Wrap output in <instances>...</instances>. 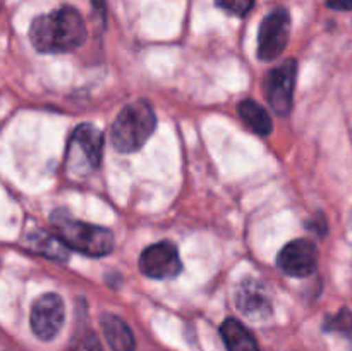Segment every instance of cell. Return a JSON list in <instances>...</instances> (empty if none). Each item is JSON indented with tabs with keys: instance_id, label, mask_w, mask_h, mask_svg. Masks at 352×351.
I'll list each match as a JSON object with an SVG mask.
<instances>
[{
	"instance_id": "obj_1",
	"label": "cell",
	"mask_w": 352,
	"mask_h": 351,
	"mask_svg": "<svg viewBox=\"0 0 352 351\" xmlns=\"http://www.w3.org/2000/svg\"><path fill=\"white\" fill-rule=\"evenodd\" d=\"M86 34L85 19L74 7H60L38 16L30 28V41L40 54L76 50L85 43Z\"/></svg>"
},
{
	"instance_id": "obj_2",
	"label": "cell",
	"mask_w": 352,
	"mask_h": 351,
	"mask_svg": "<svg viewBox=\"0 0 352 351\" xmlns=\"http://www.w3.org/2000/svg\"><path fill=\"white\" fill-rule=\"evenodd\" d=\"M50 222L55 234L71 250L88 257H105L113 250V234L107 227L74 219L69 210L57 209L52 212Z\"/></svg>"
},
{
	"instance_id": "obj_3",
	"label": "cell",
	"mask_w": 352,
	"mask_h": 351,
	"mask_svg": "<svg viewBox=\"0 0 352 351\" xmlns=\"http://www.w3.org/2000/svg\"><path fill=\"white\" fill-rule=\"evenodd\" d=\"M157 127V116L144 100L129 103L116 117L110 129V141L120 153H133L143 148Z\"/></svg>"
},
{
	"instance_id": "obj_4",
	"label": "cell",
	"mask_w": 352,
	"mask_h": 351,
	"mask_svg": "<svg viewBox=\"0 0 352 351\" xmlns=\"http://www.w3.org/2000/svg\"><path fill=\"white\" fill-rule=\"evenodd\" d=\"M103 133L93 124H81L72 133L67 148V169L76 174L95 171L102 162Z\"/></svg>"
},
{
	"instance_id": "obj_5",
	"label": "cell",
	"mask_w": 352,
	"mask_h": 351,
	"mask_svg": "<svg viewBox=\"0 0 352 351\" xmlns=\"http://www.w3.org/2000/svg\"><path fill=\"white\" fill-rule=\"evenodd\" d=\"M296 76H298V62L294 58L282 62L275 69H272L265 78V98L278 116H287L292 109L294 98Z\"/></svg>"
},
{
	"instance_id": "obj_6",
	"label": "cell",
	"mask_w": 352,
	"mask_h": 351,
	"mask_svg": "<svg viewBox=\"0 0 352 351\" xmlns=\"http://www.w3.org/2000/svg\"><path fill=\"white\" fill-rule=\"evenodd\" d=\"M291 36V16L285 9H277L261 21L258 31V58L270 62L285 50Z\"/></svg>"
},
{
	"instance_id": "obj_7",
	"label": "cell",
	"mask_w": 352,
	"mask_h": 351,
	"mask_svg": "<svg viewBox=\"0 0 352 351\" xmlns=\"http://www.w3.org/2000/svg\"><path fill=\"white\" fill-rule=\"evenodd\" d=\"M64 319V301L55 292H47V295L40 296L31 306V329H33L34 336L41 341L54 339L60 332Z\"/></svg>"
},
{
	"instance_id": "obj_8",
	"label": "cell",
	"mask_w": 352,
	"mask_h": 351,
	"mask_svg": "<svg viewBox=\"0 0 352 351\" xmlns=\"http://www.w3.org/2000/svg\"><path fill=\"white\" fill-rule=\"evenodd\" d=\"M140 268L143 275L150 279L177 277L182 270L177 246L170 241H160L144 248L140 258Z\"/></svg>"
},
{
	"instance_id": "obj_9",
	"label": "cell",
	"mask_w": 352,
	"mask_h": 351,
	"mask_svg": "<svg viewBox=\"0 0 352 351\" xmlns=\"http://www.w3.org/2000/svg\"><path fill=\"white\" fill-rule=\"evenodd\" d=\"M277 265L291 277H308L318 267V248L309 240L291 241L278 253Z\"/></svg>"
},
{
	"instance_id": "obj_10",
	"label": "cell",
	"mask_w": 352,
	"mask_h": 351,
	"mask_svg": "<svg viewBox=\"0 0 352 351\" xmlns=\"http://www.w3.org/2000/svg\"><path fill=\"white\" fill-rule=\"evenodd\" d=\"M236 305L241 312L253 320L270 317L272 303L263 286L254 279H244L236 295Z\"/></svg>"
},
{
	"instance_id": "obj_11",
	"label": "cell",
	"mask_w": 352,
	"mask_h": 351,
	"mask_svg": "<svg viewBox=\"0 0 352 351\" xmlns=\"http://www.w3.org/2000/svg\"><path fill=\"white\" fill-rule=\"evenodd\" d=\"M100 326H102L107 344L112 351L136 350V339H134L133 330L129 329V326L120 317L113 315V313H103L100 317Z\"/></svg>"
},
{
	"instance_id": "obj_12",
	"label": "cell",
	"mask_w": 352,
	"mask_h": 351,
	"mask_svg": "<svg viewBox=\"0 0 352 351\" xmlns=\"http://www.w3.org/2000/svg\"><path fill=\"white\" fill-rule=\"evenodd\" d=\"M23 246L33 251V253L43 255V257L50 258V260L65 262L69 258V248L62 243L60 237L57 234L55 236L54 234H48L43 229L28 233L23 241Z\"/></svg>"
},
{
	"instance_id": "obj_13",
	"label": "cell",
	"mask_w": 352,
	"mask_h": 351,
	"mask_svg": "<svg viewBox=\"0 0 352 351\" xmlns=\"http://www.w3.org/2000/svg\"><path fill=\"white\" fill-rule=\"evenodd\" d=\"M220 336L229 351H260L256 339L237 319H226L220 326Z\"/></svg>"
},
{
	"instance_id": "obj_14",
	"label": "cell",
	"mask_w": 352,
	"mask_h": 351,
	"mask_svg": "<svg viewBox=\"0 0 352 351\" xmlns=\"http://www.w3.org/2000/svg\"><path fill=\"white\" fill-rule=\"evenodd\" d=\"M237 112H239V117L243 119V123L253 133L260 134V136H267V134H270L274 131V123H272L270 114L267 112L265 107H261L254 100H243L237 105Z\"/></svg>"
},
{
	"instance_id": "obj_15",
	"label": "cell",
	"mask_w": 352,
	"mask_h": 351,
	"mask_svg": "<svg viewBox=\"0 0 352 351\" xmlns=\"http://www.w3.org/2000/svg\"><path fill=\"white\" fill-rule=\"evenodd\" d=\"M323 330L325 332H333L342 336L344 339L349 343L352 351V312L347 308H342L339 313L332 317H327L325 323H323Z\"/></svg>"
},
{
	"instance_id": "obj_16",
	"label": "cell",
	"mask_w": 352,
	"mask_h": 351,
	"mask_svg": "<svg viewBox=\"0 0 352 351\" xmlns=\"http://www.w3.org/2000/svg\"><path fill=\"white\" fill-rule=\"evenodd\" d=\"M71 351H103V348L98 336L91 330H86L78 339H74Z\"/></svg>"
},
{
	"instance_id": "obj_17",
	"label": "cell",
	"mask_w": 352,
	"mask_h": 351,
	"mask_svg": "<svg viewBox=\"0 0 352 351\" xmlns=\"http://www.w3.org/2000/svg\"><path fill=\"white\" fill-rule=\"evenodd\" d=\"M215 3L220 9L234 16H246L253 7L254 0H215Z\"/></svg>"
},
{
	"instance_id": "obj_18",
	"label": "cell",
	"mask_w": 352,
	"mask_h": 351,
	"mask_svg": "<svg viewBox=\"0 0 352 351\" xmlns=\"http://www.w3.org/2000/svg\"><path fill=\"white\" fill-rule=\"evenodd\" d=\"M327 6L333 10H352V0H327Z\"/></svg>"
}]
</instances>
